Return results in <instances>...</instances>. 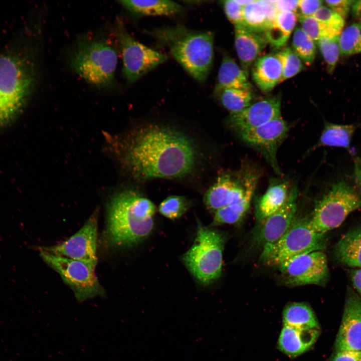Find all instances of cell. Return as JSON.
I'll return each instance as SVG.
<instances>
[{
	"label": "cell",
	"mask_w": 361,
	"mask_h": 361,
	"mask_svg": "<svg viewBox=\"0 0 361 361\" xmlns=\"http://www.w3.org/2000/svg\"><path fill=\"white\" fill-rule=\"evenodd\" d=\"M116 147L124 166L142 179L185 176L193 170L198 157L188 136L158 125L141 128Z\"/></svg>",
	"instance_id": "1"
},
{
	"label": "cell",
	"mask_w": 361,
	"mask_h": 361,
	"mask_svg": "<svg viewBox=\"0 0 361 361\" xmlns=\"http://www.w3.org/2000/svg\"><path fill=\"white\" fill-rule=\"evenodd\" d=\"M155 212L153 203L136 191L115 193L107 208L105 236L109 245L126 247L144 239L153 229Z\"/></svg>",
	"instance_id": "2"
},
{
	"label": "cell",
	"mask_w": 361,
	"mask_h": 361,
	"mask_svg": "<svg viewBox=\"0 0 361 361\" xmlns=\"http://www.w3.org/2000/svg\"><path fill=\"white\" fill-rule=\"evenodd\" d=\"M36 69L28 52L0 54V131L13 124L24 110L36 82Z\"/></svg>",
	"instance_id": "3"
},
{
	"label": "cell",
	"mask_w": 361,
	"mask_h": 361,
	"mask_svg": "<svg viewBox=\"0 0 361 361\" xmlns=\"http://www.w3.org/2000/svg\"><path fill=\"white\" fill-rule=\"evenodd\" d=\"M195 80L205 81L214 60V35L176 25L156 28L148 33Z\"/></svg>",
	"instance_id": "4"
},
{
	"label": "cell",
	"mask_w": 361,
	"mask_h": 361,
	"mask_svg": "<svg viewBox=\"0 0 361 361\" xmlns=\"http://www.w3.org/2000/svg\"><path fill=\"white\" fill-rule=\"evenodd\" d=\"M354 173L330 184L316 204L309 224L316 232L326 234L339 227L352 212L361 209V164Z\"/></svg>",
	"instance_id": "5"
},
{
	"label": "cell",
	"mask_w": 361,
	"mask_h": 361,
	"mask_svg": "<svg viewBox=\"0 0 361 361\" xmlns=\"http://www.w3.org/2000/svg\"><path fill=\"white\" fill-rule=\"evenodd\" d=\"M118 61L117 53L107 40L83 38L79 40L70 58L72 69L92 86L112 87Z\"/></svg>",
	"instance_id": "6"
},
{
	"label": "cell",
	"mask_w": 361,
	"mask_h": 361,
	"mask_svg": "<svg viewBox=\"0 0 361 361\" xmlns=\"http://www.w3.org/2000/svg\"><path fill=\"white\" fill-rule=\"evenodd\" d=\"M326 246L325 234L318 233L313 230L308 218L296 217L279 239L263 247L260 261L265 265L278 267L295 256L322 251Z\"/></svg>",
	"instance_id": "7"
},
{
	"label": "cell",
	"mask_w": 361,
	"mask_h": 361,
	"mask_svg": "<svg viewBox=\"0 0 361 361\" xmlns=\"http://www.w3.org/2000/svg\"><path fill=\"white\" fill-rule=\"evenodd\" d=\"M225 238L220 233L198 225L192 246L183 256L190 272L202 284L208 285L220 276Z\"/></svg>",
	"instance_id": "8"
},
{
	"label": "cell",
	"mask_w": 361,
	"mask_h": 361,
	"mask_svg": "<svg viewBox=\"0 0 361 361\" xmlns=\"http://www.w3.org/2000/svg\"><path fill=\"white\" fill-rule=\"evenodd\" d=\"M40 250L43 260L60 275L79 302L104 296V288L95 274V266Z\"/></svg>",
	"instance_id": "9"
},
{
	"label": "cell",
	"mask_w": 361,
	"mask_h": 361,
	"mask_svg": "<svg viewBox=\"0 0 361 361\" xmlns=\"http://www.w3.org/2000/svg\"><path fill=\"white\" fill-rule=\"evenodd\" d=\"M117 34L122 56L123 76L131 84L167 60L166 56L135 40L121 22Z\"/></svg>",
	"instance_id": "10"
},
{
	"label": "cell",
	"mask_w": 361,
	"mask_h": 361,
	"mask_svg": "<svg viewBox=\"0 0 361 361\" xmlns=\"http://www.w3.org/2000/svg\"><path fill=\"white\" fill-rule=\"evenodd\" d=\"M285 284L289 286H324L329 277L326 255L315 251L295 256L278 267Z\"/></svg>",
	"instance_id": "11"
},
{
	"label": "cell",
	"mask_w": 361,
	"mask_h": 361,
	"mask_svg": "<svg viewBox=\"0 0 361 361\" xmlns=\"http://www.w3.org/2000/svg\"><path fill=\"white\" fill-rule=\"evenodd\" d=\"M288 130V124L280 117L238 133L241 138L261 153L274 171L280 175L282 172L277 160V151Z\"/></svg>",
	"instance_id": "12"
},
{
	"label": "cell",
	"mask_w": 361,
	"mask_h": 361,
	"mask_svg": "<svg viewBox=\"0 0 361 361\" xmlns=\"http://www.w3.org/2000/svg\"><path fill=\"white\" fill-rule=\"evenodd\" d=\"M95 212L83 226L67 240L40 249L67 258L96 266L98 216Z\"/></svg>",
	"instance_id": "13"
},
{
	"label": "cell",
	"mask_w": 361,
	"mask_h": 361,
	"mask_svg": "<svg viewBox=\"0 0 361 361\" xmlns=\"http://www.w3.org/2000/svg\"><path fill=\"white\" fill-rule=\"evenodd\" d=\"M258 176V173L251 168H245L236 177L228 174L221 175L205 195L206 206L216 212L238 201L244 196L251 181Z\"/></svg>",
	"instance_id": "14"
},
{
	"label": "cell",
	"mask_w": 361,
	"mask_h": 361,
	"mask_svg": "<svg viewBox=\"0 0 361 361\" xmlns=\"http://www.w3.org/2000/svg\"><path fill=\"white\" fill-rule=\"evenodd\" d=\"M348 290L335 348L361 351V299L351 290Z\"/></svg>",
	"instance_id": "15"
},
{
	"label": "cell",
	"mask_w": 361,
	"mask_h": 361,
	"mask_svg": "<svg viewBox=\"0 0 361 361\" xmlns=\"http://www.w3.org/2000/svg\"><path fill=\"white\" fill-rule=\"evenodd\" d=\"M298 191L294 186L289 190L287 200L276 212L260 222L256 239L263 247L279 239L296 218Z\"/></svg>",
	"instance_id": "16"
},
{
	"label": "cell",
	"mask_w": 361,
	"mask_h": 361,
	"mask_svg": "<svg viewBox=\"0 0 361 361\" xmlns=\"http://www.w3.org/2000/svg\"><path fill=\"white\" fill-rule=\"evenodd\" d=\"M281 116L279 96L264 98L252 103L243 110L230 114L227 122L238 133L260 126Z\"/></svg>",
	"instance_id": "17"
},
{
	"label": "cell",
	"mask_w": 361,
	"mask_h": 361,
	"mask_svg": "<svg viewBox=\"0 0 361 361\" xmlns=\"http://www.w3.org/2000/svg\"><path fill=\"white\" fill-rule=\"evenodd\" d=\"M267 44L264 33L251 31L241 25L235 26V49L242 69L247 73Z\"/></svg>",
	"instance_id": "18"
},
{
	"label": "cell",
	"mask_w": 361,
	"mask_h": 361,
	"mask_svg": "<svg viewBox=\"0 0 361 361\" xmlns=\"http://www.w3.org/2000/svg\"><path fill=\"white\" fill-rule=\"evenodd\" d=\"M319 334V329L297 328L284 325L279 337L278 347L289 356H298L312 346Z\"/></svg>",
	"instance_id": "19"
},
{
	"label": "cell",
	"mask_w": 361,
	"mask_h": 361,
	"mask_svg": "<svg viewBox=\"0 0 361 361\" xmlns=\"http://www.w3.org/2000/svg\"><path fill=\"white\" fill-rule=\"evenodd\" d=\"M288 189L289 181L286 178L270 179L267 190L256 204V218L260 223L282 207L287 200Z\"/></svg>",
	"instance_id": "20"
},
{
	"label": "cell",
	"mask_w": 361,
	"mask_h": 361,
	"mask_svg": "<svg viewBox=\"0 0 361 361\" xmlns=\"http://www.w3.org/2000/svg\"><path fill=\"white\" fill-rule=\"evenodd\" d=\"M251 73L253 81L262 91L268 92L281 82L282 68L276 54L258 57L253 63Z\"/></svg>",
	"instance_id": "21"
},
{
	"label": "cell",
	"mask_w": 361,
	"mask_h": 361,
	"mask_svg": "<svg viewBox=\"0 0 361 361\" xmlns=\"http://www.w3.org/2000/svg\"><path fill=\"white\" fill-rule=\"evenodd\" d=\"M278 13L275 4L270 0H255L243 7V26L254 32L265 33Z\"/></svg>",
	"instance_id": "22"
},
{
	"label": "cell",
	"mask_w": 361,
	"mask_h": 361,
	"mask_svg": "<svg viewBox=\"0 0 361 361\" xmlns=\"http://www.w3.org/2000/svg\"><path fill=\"white\" fill-rule=\"evenodd\" d=\"M248 77V73L231 57L225 54L218 71L214 95L224 88L252 90V86Z\"/></svg>",
	"instance_id": "23"
},
{
	"label": "cell",
	"mask_w": 361,
	"mask_h": 361,
	"mask_svg": "<svg viewBox=\"0 0 361 361\" xmlns=\"http://www.w3.org/2000/svg\"><path fill=\"white\" fill-rule=\"evenodd\" d=\"M334 255L340 263L351 268H361V226L342 235L334 248Z\"/></svg>",
	"instance_id": "24"
},
{
	"label": "cell",
	"mask_w": 361,
	"mask_h": 361,
	"mask_svg": "<svg viewBox=\"0 0 361 361\" xmlns=\"http://www.w3.org/2000/svg\"><path fill=\"white\" fill-rule=\"evenodd\" d=\"M358 125L357 123L338 124L326 122L313 148L323 146L337 147L351 152V140Z\"/></svg>",
	"instance_id": "25"
},
{
	"label": "cell",
	"mask_w": 361,
	"mask_h": 361,
	"mask_svg": "<svg viewBox=\"0 0 361 361\" xmlns=\"http://www.w3.org/2000/svg\"><path fill=\"white\" fill-rule=\"evenodd\" d=\"M119 3L127 11L140 16H169L180 13L183 7L168 0L121 1Z\"/></svg>",
	"instance_id": "26"
},
{
	"label": "cell",
	"mask_w": 361,
	"mask_h": 361,
	"mask_svg": "<svg viewBox=\"0 0 361 361\" xmlns=\"http://www.w3.org/2000/svg\"><path fill=\"white\" fill-rule=\"evenodd\" d=\"M258 177V176L251 181L243 198L234 204L215 212L212 225L234 224L244 216L250 207Z\"/></svg>",
	"instance_id": "27"
},
{
	"label": "cell",
	"mask_w": 361,
	"mask_h": 361,
	"mask_svg": "<svg viewBox=\"0 0 361 361\" xmlns=\"http://www.w3.org/2000/svg\"><path fill=\"white\" fill-rule=\"evenodd\" d=\"M297 18L294 12H278L264 33L268 43L275 49L283 47L295 27Z\"/></svg>",
	"instance_id": "28"
},
{
	"label": "cell",
	"mask_w": 361,
	"mask_h": 361,
	"mask_svg": "<svg viewBox=\"0 0 361 361\" xmlns=\"http://www.w3.org/2000/svg\"><path fill=\"white\" fill-rule=\"evenodd\" d=\"M284 325L306 329H319V325L312 308L303 302L287 305L283 312Z\"/></svg>",
	"instance_id": "29"
},
{
	"label": "cell",
	"mask_w": 361,
	"mask_h": 361,
	"mask_svg": "<svg viewBox=\"0 0 361 361\" xmlns=\"http://www.w3.org/2000/svg\"><path fill=\"white\" fill-rule=\"evenodd\" d=\"M221 104L230 114L238 113L252 103V90L224 88L216 95Z\"/></svg>",
	"instance_id": "30"
},
{
	"label": "cell",
	"mask_w": 361,
	"mask_h": 361,
	"mask_svg": "<svg viewBox=\"0 0 361 361\" xmlns=\"http://www.w3.org/2000/svg\"><path fill=\"white\" fill-rule=\"evenodd\" d=\"M338 45L342 55L361 53V23H353L343 30L338 37Z\"/></svg>",
	"instance_id": "31"
},
{
	"label": "cell",
	"mask_w": 361,
	"mask_h": 361,
	"mask_svg": "<svg viewBox=\"0 0 361 361\" xmlns=\"http://www.w3.org/2000/svg\"><path fill=\"white\" fill-rule=\"evenodd\" d=\"M292 49L306 65L313 63L316 51L315 43L300 28L294 31Z\"/></svg>",
	"instance_id": "32"
},
{
	"label": "cell",
	"mask_w": 361,
	"mask_h": 361,
	"mask_svg": "<svg viewBox=\"0 0 361 361\" xmlns=\"http://www.w3.org/2000/svg\"><path fill=\"white\" fill-rule=\"evenodd\" d=\"M282 68L281 82L292 78L304 69L303 62L290 47H285L276 53Z\"/></svg>",
	"instance_id": "33"
},
{
	"label": "cell",
	"mask_w": 361,
	"mask_h": 361,
	"mask_svg": "<svg viewBox=\"0 0 361 361\" xmlns=\"http://www.w3.org/2000/svg\"><path fill=\"white\" fill-rule=\"evenodd\" d=\"M313 17L326 25L330 38L338 37L343 30L344 19L327 6H321Z\"/></svg>",
	"instance_id": "34"
},
{
	"label": "cell",
	"mask_w": 361,
	"mask_h": 361,
	"mask_svg": "<svg viewBox=\"0 0 361 361\" xmlns=\"http://www.w3.org/2000/svg\"><path fill=\"white\" fill-rule=\"evenodd\" d=\"M338 37H324L317 42L329 73L333 72L340 54Z\"/></svg>",
	"instance_id": "35"
},
{
	"label": "cell",
	"mask_w": 361,
	"mask_h": 361,
	"mask_svg": "<svg viewBox=\"0 0 361 361\" xmlns=\"http://www.w3.org/2000/svg\"><path fill=\"white\" fill-rule=\"evenodd\" d=\"M189 201L185 197L171 196L161 203L158 210L164 217L175 219L182 216L189 209Z\"/></svg>",
	"instance_id": "36"
},
{
	"label": "cell",
	"mask_w": 361,
	"mask_h": 361,
	"mask_svg": "<svg viewBox=\"0 0 361 361\" xmlns=\"http://www.w3.org/2000/svg\"><path fill=\"white\" fill-rule=\"evenodd\" d=\"M298 20L302 30L315 43L322 37H329L326 25L314 17H298Z\"/></svg>",
	"instance_id": "37"
},
{
	"label": "cell",
	"mask_w": 361,
	"mask_h": 361,
	"mask_svg": "<svg viewBox=\"0 0 361 361\" xmlns=\"http://www.w3.org/2000/svg\"><path fill=\"white\" fill-rule=\"evenodd\" d=\"M221 3L228 20L235 26H243V7L235 0L223 1Z\"/></svg>",
	"instance_id": "38"
},
{
	"label": "cell",
	"mask_w": 361,
	"mask_h": 361,
	"mask_svg": "<svg viewBox=\"0 0 361 361\" xmlns=\"http://www.w3.org/2000/svg\"><path fill=\"white\" fill-rule=\"evenodd\" d=\"M323 1L320 0L298 1L297 9L295 13L298 17L313 16L322 6Z\"/></svg>",
	"instance_id": "39"
},
{
	"label": "cell",
	"mask_w": 361,
	"mask_h": 361,
	"mask_svg": "<svg viewBox=\"0 0 361 361\" xmlns=\"http://www.w3.org/2000/svg\"><path fill=\"white\" fill-rule=\"evenodd\" d=\"M354 1L350 0L325 1L324 3L327 7L344 19L351 9Z\"/></svg>",
	"instance_id": "40"
},
{
	"label": "cell",
	"mask_w": 361,
	"mask_h": 361,
	"mask_svg": "<svg viewBox=\"0 0 361 361\" xmlns=\"http://www.w3.org/2000/svg\"><path fill=\"white\" fill-rule=\"evenodd\" d=\"M330 361H361V351L336 350Z\"/></svg>",
	"instance_id": "41"
},
{
	"label": "cell",
	"mask_w": 361,
	"mask_h": 361,
	"mask_svg": "<svg viewBox=\"0 0 361 361\" xmlns=\"http://www.w3.org/2000/svg\"><path fill=\"white\" fill-rule=\"evenodd\" d=\"M298 1H277L275 4L276 7L280 12H291L295 13L297 9Z\"/></svg>",
	"instance_id": "42"
},
{
	"label": "cell",
	"mask_w": 361,
	"mask_h": 361,
	"mask_svg": "<svg viewBox=\"0 0 361 361\" xmlns=\"http://www.w3.org/2000/svg\"><path fill=\"white\" fill-rule=\"evenodd\" d=\"M350 278L353 287L361 296V268L352 270Z\"/></svg>",
	"instance_id": "43"
},
{
	"label": "cell",
	"mask_w": 361,
	"mask_h": 361,
	"mask_svg": "<svg viewBox=\"0 0 361 361\" xmlns=\"http://www.w3.org/2000/svg\"><path fill=\"white\" fill-rule=\"evenodd\" d=\"M351 10L352 17L361 23V0L354 1Z\"/></svg>",
	"instance_id": "44"
},
{
	"label": "cell",
	"mask_w": 361,
	"mask_h": 361,
	"mask_svg": "<svg viewBox=\"0 0 361 361\" xmlns=\"http://www.w3.org/2000/svg\"><path fill=\"white\" fill-rule=\"evenodd\" d=\"M255 0H235V1L242 7L246 6L252 3Z\"/></svg>",
	"instance_id": "45"
}]
</instances>
